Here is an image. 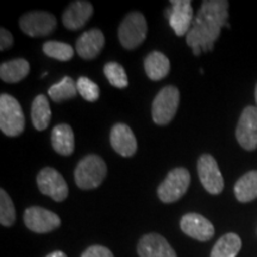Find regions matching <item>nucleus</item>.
I'll return each instance as SVG.
<instances>
[{
	"instance_id": "nucleus-1",
	"label": "nucleus",
	"mask_w": 257,
	"mask_h": 257,
	"mask_svg": "<svg viewBox=\"0 0 257 257\" xmlns=\"http://www.w3.org/2000/svg\"><path fill=\"white\" fill-rule=\"evenodd\" d=\"M229 17V2L226 0H207L202 2L201 8L193 21L186 42L199 56L214 48V43L223 27H226Z\"/></svg>"
},
{
	"instance_id": "nucleus-2",
	"label": "nucleus",
	"mask_w": 257,
	"mask_h": 257,
	"mask_svg": "<svg viewBox=\"0 0 257 257\" xmlns=\"http://www.w3.org/2000/svg\"><path fill=\"white\" fill-rule=\"evenodd\" d=\"M107 175L105 161L98 155H88L80 161L74 172L75 184L81 189H94Z\"/></svg>"
},
{
	"instance_id": "nucleus-3",
	"label": "nucleus",
	"mask_w": 257,
	"mask_h": 257,
	"mask_svg": "<svg viewBox=\"0 0 257 257\" xmlns=\"http://www.w3.org/2000/svg\"><path fill=\"white\" fill-rule=\"evenodd\" d=\"M25 118L21 105L14 96L0 95V130L9 137L19 136L24 131Z\"/></svg>"
},
{
	"instance_id": "nucleus-4",
	"label": "nucleus",
	"mask_w": 257,
	"mask_h": 257,
	"mask_svg": "<svg viewBox=\"0 0 257 257\" xmlns=\"http://www.w3.org/2000/svg\"><path fill=\"white\" fill-rule=\"evenodd\" d=\"M148 34L146 17L141 12L126 15L118 29V38L125 49L133 50L143 43Z\"/></svg>"
},
{
	"instance_id": "nucleus-5",
	"label": "nucleus",
	"mask_w": 257,
	"mask_h": 257,
	"mask_svg": "<svg viewBox=\"0 0 257 257\" xmlns=\"http://www.w3.org/2000/svg\"><path fill=\"white\" fill-rule=\"evenodd\" d=\"M191 184V175L186 168L179 167L170 170L163 182L157 188V195L165 204H172L181 199Z\"/></svg>"
},
{
	"instance_id": "nucleus-6",
	"label": "nucleus",
	"mask_w": 257,
	"mask_h": 257,
	"mask_svg": "<svg viewBox=\"0 0 257 257\" xmlns=\"http://www.w3.org/2000/svg\"><path fill=\"white\" fill-rule=\"evenodd\" d=\"M180 101V92L175 86H166L157 93L153 101L152 115L154 123L167 125L176 114Z\"/></svg>"
},
{
	"instance_id": "nucleus-7",
	"label": "nucleus",
	"mask_w": 257,
	"mask_h": 257,
	"mask_svg": "<svg viewBox=\"0 0 257 257\" xmlns=\"http://www.w3.org/2000/svg\"><path fill=\"white\" fill-rule=\"evenodd\" d=\"M57 22L55 16L46 11H32L19 19L21 30L30 37H43L53 34Z\"/></svg>"
},
{
	"instance_id": "nucleus-8",
	"label": "nucleus",
	"mask_w": 257,
	"mask_h": 257,
	"mask_svg": "<svg viewBox=\"0 0 257 257\" xmlns=\"http://www.w3.org/2000/svg\"><path fill=\"white\" fill-rule=\"evenodd\" d=\"M198 174L201 185L212 195H218L224 189V178L216 159L210 154H204L198 160Z\"/></svg>"
},
{
	"instance_id": "nucleus-9",
	"label": "nucleus",
	"mask_w": 257,
	"mask_h": 257,
	"mask_svg": "<svg viewBox=\"0 0 257 257\" xmlns=\"http://www.w3.org/2000/svg\"><path fill=\"white\" fill-rule=\"evenodd\" d=\"M37 186L42 194L61 202L68 197V185L56 169L46 167L38 173Z\"/></svg>"
},
{
	"instance_id": "nucleus-10",
	"label": "nucleus",
	"mask_w": 257,
	"mask_h": 257,
	"mask_svg": "<svg viewBox=\"0 0 257 257\" xmlns=\"http://www.w3.org/2000/svg\"><path fill=\"white\" fill-rule=\"evenodd\" d=\"M172 8L165 11L166 18H168L169 25L176 34V36H185L188 34L189 29L194 21L192 2L189 0H172Z\"/></svg>"
},
{
	"instance_id": "nucleus-11",
	"label": "nucleus",
	"mask_w": 257,
	"mask_h": 257,
	"mask_svg": "<svg viewBox=\"0 0 257 257\" xmlns=\"http://www.w3.org/2000/svg\"><path fill=\"white\" fill-rule=\"evenodd\" d=\"M239 146L248 152L257 149V107L246 106L240 114L236 128Z\"/></svg>"
},
{
	"instance_id": "nucleus-12",
	"label": "nucleus",
	"mask_w": 257,
	"mask_h": 257,
	"mask_svg": "<svg viewBox=\"0 0 257 257\" xmlns=\"http://www.w3.org/2000/svg\"><path fill=\"white\" fill-rule=\"evenodd\" d=\"M23 219L25 226L36 233L51 232L61 225V219L56 213L40 206L28 207L24 212Z\"/></svg>"
},
{
	"instance_id": "nucleus-13",
	"label": "nucleus",
	"mask_w": 257,
	"mask_h": 257,
	"mask_svg": "<svg viewBox=\"0 0 257 257\" xmlns=\"http://www.w3.org/2000/svg\"><path fill=\"white\" fill-rule=\"evenodd\" d=\"M182 232L192 238L207 242L214 236V226L210 220L199 213H187L180 220Z\"/></svg>"
},
{
	"instance_id": "nucleus-14",
	"label": "nucleus",
	"mask_w": 257,
	"mask_h": 257,
	"mask_svg": "<svg viewBox=\"0 0 257 257\" xmlns=\"http://www.w3.org/2000/svg\"><path fill=\"white\" fill-rule=\"evenodd\" d=\"M140 257H178L167 239L159 233L144 234L137 245Z\"/></svg>"
},
{
	"instance_id": "nucleus-15",
	"label": "nucleus",
	"mask_w": 257,
	"mask_h": 257,
	"mask_svg": "<svg viewBox=\"0 0 257 257\" xmlns=\"http://www.w3.org/2000/svg\"><path fill=\"white\" fill-rule=\"evenodd\" d=\"M111 146L123 157H131L137 152V141L130 126L124 123L115 124L110 135Z\"/></svg>"
},
{
	"instance_id": "nucleus-16",
	"label": "nucleus",
	"mask_w": 257,
	"mask_h": 257,
	"mask_svg": "<svg viewBox=\"0 0 257 257\" xmlns=\"http://www.w3.org/2000/svg\"><path fill=\"white\" fill-rule=\"evenodd\" d=\"M93 16V5L88 2H73L62 14V24L68 30H79L83 28Z\"/></svg>"
},
{
	"instance_id": "nucleus-17",
	"label": "nucleus",
	"mask_w": 257,
	"mask_h": 257,
	"mask_svg": "<svg viewBox=\"0 0 257 257\" xmlns=\"http://www.w3.org/2000/svg\"><path fill=\"white\" fill-rule=\"evenodd\" d=\"M105 46V36L99 29L85 31L76 41V53L83 60H93Z\"/></svg>"
},
{
	"instance_id": "nucleus-18",
	"label": "nucleus",
	"mask_w": 257,
	"mask_h": 257,
	"mask_svg": "<svg viewBox=\"0 0 257 257\" xmlns=\"http://www.w3.org/2000/svg\"><path fill=\"white\" fill-rule=\"evenodd\" d=\"M51 144L54 150L62 156H69L74 153L73 128L68 124H59L51 131Z\"/></svg>"
},
{
	"instance_id": "nucleus-19",
	"label": "nucleus",
	"mask_w": 257,
	"mask_h": 257,
	"mask_svg": "<svg viewBox=\"0 0 257 257\" xmlns=\"http://www.w3.org/2000/svg\"><path fill=\"white\" fill-rule=\"evenodd\" d=\"M144 70L148 78L153 81H160L169 74L170 62L163 53L153 51L144 60Z\"/></svg>"
},
{
	"instance_id": "nucleus-20",
	"label": "nucleus",
	"mask_w": 257,
	"mask_h": 257,
	"mask_svg": "<svg viewBox=\"0 0 257 257\" xmlns=\"http://www.w3.org/2000/svg\"><path fill=\"white\" fill-rule=\"evenodd\" d=\"M30 72V64L24 59H15L3 62L0 66V78L8 83L22 81Z\"/></svg>"
},
{
	"instance_id": "nucleus-21",
	"label": "nucleus",
	"mask_w": 257,
	"mask_h": 257,
	"mask_svg": "<svg viewBox=\"0 0 257 257\" xmlns=\"http://www.w3.org/2000/svg\"><path fill=\"white\" fill-rule=\"evenodd\" d=\"M51 119L50 105L46 95L40 94L34 99L31 105V120L36 130L43 131L49 126Z\"/></svg>"
},
{
	"instance_id": "nucleus-22",
	"label": "nucleus",
	"mask_w": 257,
	"mask_h": 257,
	"mask_svg": "<svg viewBox=\"0 0 257 257\" xmlns=\"http://www.w3.org/2000/svg\"><path fill=\"white\" fill-rule=\"evenodd\" d=\"M242 249V239L237 233L230 232L221 236L212 249L211 257H237Z\"/></svg>"
},
{
	"instance_id": "nucleus-23",
	"label": "nucleus",
	"mask_w": 257,
	"mask_h": 257,
	"mask_svg": "<svg viewBox=\"0 0 257 257\" xmlns=\"http://www.w3.org/2000/svg\"><path fill=\"white\" fill-rule=\"evenodd\" d=\"M234 195L240 202H249L257 199V170L244 174L234 185Z\"/></svg>"
},
{
	"instance_id": "nucleus-24",
	"label": "nucleus",
	"mask_w": 257,
	"mask_h": 257,
	"mask_svg": "<svg viewBox=\"0 0 257 257\" xmlns=\"http://www.w3.org/2000/svg\"><path fill=\"white\" fill-rule=\"evenodd\" d=\"M48 94L55 102H61L75 98L76 94H78L76 82L70 76H64L60 82L51 86L49 91H48Z\"/></svg>"
},
{
	"instance_id": "nucleus-25",
	"label": "nucleus",
	"mask_w": 257,
	"mask_h": 257,
	"mask_svg": "<svg viewBox=\"0 0 257 257\" xmlns=\"http://www.w3.org/2000/svg\"><path fill=\"white\" fill-rule=\"evenodd\" d=\"M43 53L47 56L51 57V59H55L57 61H69L73 59L74 56V50L72 46L64 43V42L59 41H48L43 44Z\"/></svg>"
},
{
	"instance_id": "nucleus-26",
	"label": "nucleus",
	"mask_w": 257,
	"mask_h": 257,
	"mask_svg": "<svg viewBox=\"0 0 257 257\" xmlns=\"http://www.w3.org/2000/svg\"><path fill=\"white\" fill-rule=\"evenodd\" d=\"M104 74L106 79L110 81L112 86L117 88H125L128 85L126 73L123 68V66H120L117 62H108L105 64L104 67Z\"/></svg>"
},
{
	"instance_id": "nucleus-27",
	"label": "nucleus",
	"mask_w": 257,
	"mask_h": 257,
	"mask_svg": "<svg viewBox=\"0 0 257 257\" xmlns=\"http://www.w3.org/2000/svg\"><path fill=\"white\" fill-rule=\"evenodd\" d=\"M16 220V210L10 195L4 189H0V224L3 226H12Z\"/></svg>"
},
{
	"instance_id": "nucleus-28",
	"label": "nucleus",
	"mask_w": 257,
	"mask_h": 257,
	"mask_svg": "<svg viewBox=\"0 0 257 257\" xmlns=\"http://www.w3.org/2000/svg\"><path fill=\"white\" fill-rule=\"evenodd\" d=\"M76 87H78V93L82 96L85 100L89 102H94L100 96V89L95 82H93L91 79L86 76H80L76 81Z\"/></svg>"
},
{
	"instance_id": "nucleus-29",
	"label": "nucleus",
	"mask_w": 257,
	"mask_h": 257,
	"mask_svg": "<svg viewBox=\"0 0 257 257\" xmlns=\"http://www.w3.org/2000/svg\"><path fill=\"white\" fill-rule=\"evenodd\" d=\"M81 257H114L110 249L102 245H92L83 251Z\"/></svg>"
},
{
	"instance_id": "nucleus-30",
	"label": "nucleus",
	"mask_w": 257,
	"mask_h": 257,
	"mask_svg": "<svg viewBox=\"0 0 257 257\" xmlns=\"http://www.w3.org/2000/svg\"><path fill=\"white\" fill-rule=\"evenodd\" d=\"M14 44V37L12 34L5 28L0 29V50H6Z\"/></svg>"
},
{
	"instance_id": "nucleus-31",
	"label": "nucleus",
	"mask_w": 257,
	"mask_h": 257,
	"mask_svg": "<svg viewBox=\"0 0 257 257\" xmlns=\"http://www.w3.org/2000/svg\"><path fill=\"white\" fill-rule=\"evenodd\" d=\"M46 257H67V255L62 251H54L50 252L49 255H47Z\"/></svg>"
},
{
	"instance_id": "nucleus-32",
	"label": "nucleus",
	"mask_w": 257,
	"mask_h": 257,
	"mask_svg": "<svg viewBox=\"0 0 257 257\" xmlns=\"http://www.w3.org/2000/svg\"><path fill=\"white\" fill-rule=\"evenodd\" d=\"M255 98H256V104H257V85H256V91H255ZM257 107V106H256Z\"/></svg>"
},
{
	"instance_id": "nucleus-33",
	"label": "nucleus",
	"mask_w": 257,
	"mask_h": 257,
	"mask_svg": "<svg viewBox=\"0 0 257 257\" xmlns=\"http://www.w3.org/2000/svg\"><path fill=\"white\" fill-rule=\"evenodd\" d=\"M47 75H48V73H43V74H42V78H46Z\"/></svg>"
}]
</instances>
